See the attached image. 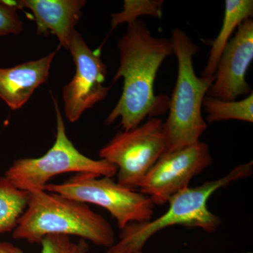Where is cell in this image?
<instances>
[{
  "label": "cell",
  "mask_w": 253,
  "mask_h": 253,
  "mask_svg": "<svg viewBox=\"0 0 253 253\" xmlns=\"http://www.w3.org/2000/svg\"><path fill=\"white\" fill-rule=\"evenodd\" d=\"M120 65L113 82L124 79L121 98L105 120L106 126L121 118L123 130L134 129L149 116L156 118L169 109V99L156 95L154 84L164 60L173 54L170 40L154 37L146 23L128 25L118 42Z\"/></svg>",
  "instance_id": "6da1fadb"
},
{
  "label": "cell",
  "mask_w": 253,
  "mask_h": 253,
  "mask_svg": "<svg viewBox=\"0 0 253 253\" xmlns=\"http://www.w3.org/2000/svg\"><path fill=\"white\" fill-rule=\"evenodd\" d=\"M49 235L78 236L107 249L116 243L109 221L86 204L45 190L30 193L12 237L40 244Z\"/></svg>",
  "instance_id": "7a4b0ae2"
},
{
  "label": "cell",
  "mask_w": 253,
  "mask_h": 253,
  "mask_svg": "<svg viewBox=\"0 0 253 253\" xmlns=\"http://www.w3.org/2000/svg\"><path fill=\"white\" fill-rule=\"evenodd\" d=\"M253 169V162L249 161L236 166L220 179L181 190L169 200V208L161 217L154 221L131 223L121 229L118 242L108 249L106 253L141 252L153 236L169 226L199 228L208 234L215 232L221 221L208 209V200L221 188L252 175Z\"/></svg>",
  "instance_id": "3957f363"
},
{
  "label": "cell",
  "mask_w": 253,
  "mask_h": 253,
  "mask_svg": "<svg viewBox=\"0 0 253 253\" xmlns=\"http://www.w3.org/2000/svg\"><path fill=\"white\" fill-rule=\"evenodd\" d=\"M169 40L173 54L177 59L178 71L175 86L169 99V115L163 123L166 136L163 155L200 141L208 127L202 115L203 101L214 81V77L196 76L193 58L199 47L185 32L176 28Z\"/></svg>",
  "instance_id": "277c9868"
},
{
  "label": "cell",
  "mask_w": 253,
  "mask_h": 253,
  "mask_svg": "<svg viewBox=\"0 0 253 253\" xmlns=\"http://www.w3.org/2000/svg\"><path fill=\"white\" fill-rule=\"evenodd\" d=\"M53 101L56 117L54 145L41 157L16 160L5 172V177L18 189L31 193L44 191L53 177L66 173H91L108 177L116 175V166L104 160L91 159L76 149L66 134L59 103L54 98Z\"/></svg>",
  "instance_id": "5b68a950"
},
{
  "label": "cell",
  "mask_w": 253,
  "mask_h": 253,
  "mask_svg": "<svg viewBox=\"0 0 253 253\" xmlns=\"http://www.w3.org/2000/svg\"><path fill=\"white\" fill-rule=\"evenodd\" d=\"M91 173H78L61 184H48L45 191L84 204L104 208L121 229L131 223L151 220L155 205L149 196Z\"/></svg>",
  "instance_id": "8992f818"
},
{
  "label": "cell",
  "mask_w": 253,
  "mask_h": 253,
  "mask_svg": "<svg viewBox=\"0 0 253 253\" xmlns=\"http://www.w3.org/2000/svg\"><path fill=\"white\" fill-rule=\"evenodd\" d=\"M162 120L151 118L134 128L119 131L99 151L101 159L118 169L117 183L136 191L164 154L166 136Z\"/></svg>",
  "instance_id": "52a82bcc"
},
{
  "label": "cell",
  "mask_w": 253,
  "mask_h": 253,
  "mask_svg": "<svg viewBox=\"0 0 253 253\" xmlns=\"http://www.w3.org/2000/svg\"><path fill=\"white\" fill-rule=\"evenodd\" d=\"M68 49L76 65L72 81L63 86L65 115L76 123L86 110L102 101L111 89L104 85L107 66L103 62L99 49L93 51L78 32H75Z\"/></svg>",
  "instance_id": "ba28073f"
},
{
  "label": "cell",
  "mask_w": 253,
  "mask_h": 253,
  "mask_svg": "<svg viewBox=\"0 0 253 253\" xmlns=\"http://www.w3.org/2000/svg\"><path fill=\"white\" fill-rule=\"evenodd\" d=\"M212 163L208 144L202 141L163 155L141 182L140 192L155 206L167 204L174 195L189 187L190 181Z\"/></svg>",
  "instance_id": "9c48e42d"
},
{
  "label": "cell",
  "mask_w": 253,
  "mask_h": 253,
  "mask_svg": "<svg viewBox=\"0 0 253 253\" xmlns=\"http://www.w3.org/2000/svg\"><path fill=\"white\" fill-rule=\"evenodd\" d=\"M253 60V21L246 20L221 54L208 96L224 101H236L252 93L246 81V73Z\"/></svg>",
  "instance_id": "30bf717a"
},
{
  "label": "cell",
  "mask_w": 253,
  "mask_h": 253,
  "mask_svg": "<svg viewBox=\"0 0 253 253\" xmlns=\"http://www.w3.org/2000/svg\"><path fill=\"white\" fill-rule=\"evenodd\" d=\"M13 3L18 9H28L36 21L37 34L56 36L65 49L76 32L82 16L84 0H17Z\"/></svg>",
  "instance_id": "8fae6325"
},
{
  "label": "cell",
  "mask_w": 253,
  "mask_h": 253,
  "mask_svg": "<svg viewBox=\"0 0 253 253\" xmlns=\"http://www.w3.org/2000/svg\"><path fill=\"white\" fill-rule=\"evenodd\" d=\"M55 54L56 51L14 67L0 68V99L14 111L22 107L47 80Z\"/></svg>",
  "instance_id": "7c38bea8"
},
{
  "label": "cell",
  "mask_w": 253,
  "mask_h": 253,
  "mask_svg": "<svg viewBox=\"0 0 253 253\" xmlns=\"http://www.w3.org/2000/svg\"><path fill=\"white\" fill-rule=\"evenodd\" d=\"M224 18L217 38L212 42L202 77L213 78L223 51L236 28L253 16V0H226Z\"/></svg>",
  "instance_id": "4fadbf2b"
},
{
  "label": "cell",
  "mask_w": 253,
  "mask_h": 253,
  "mask_svg": "<svg viewBox=\"0 0 253 253\" xmlns=\"http://www.w3.org/2000/svg\"><path fill=\"white\" fill-rule=\"evenodd\" d=\"M29 197L30 193L18 189L4 176L0 177V235L14 231Z\"/></svg>",
  "instance_id": "5bb4252c"
},
{
  "label": "cell",
  "mask_w": 253,
  "mask_h": 253,
  "mask_svg": "<svg viewBox=\"0 0 253 253\" xmlns=\"http://www.w3.org/2000/svg\"><path fill=\"white\" fill-rule=\"evenodd\" d=\"M203 107L207 113L208 123L219 122L228 120H237L253 122V94L240 101H224L206 96Z\"/></svg>",
  "instance_id": "9a60e30c"
},
{
  "label": "cell",
  "mask_w": 253,
  "mask_h": 253,
  "mask_svg": "<svg viewBox=\"0 0 253 253\" xmlns=\"http://www.w3.org/2000/svg\"><path fill=\"white\" fill-rule=\"evenodd\" d=\"M163 0H126L122 11L111 15V32L122 23L136 22L142 16L162 18Z\"/></svg>",
  "instance_id": "2e32d148"
},
{
  "label": "cell",
  "mask_w": 253,
  "mask_h": 253,
  "mask_svg": "<svg viewBox=\"0 0 253 253\" xmlns=\"http://www.w3.org/2000/svg\"><path fill=\"white\" fill-rule=\"evenodd\" d=\"M40 244L41 253H87L89 250L85 240L80 239L74 242L69 236L62 235L46 236Z\"/></svg>",
  "instance_id": "e0dca14e"
},
{
  "label": "cell",
  "mask_w": 253,
  "mask_h": 253,
  "mask_svg": "<svg viewBox=\"0 0 253 253\" xmlns=\"http://www.w3.org/2000/svg\"><path fill=\"white\" fill-rule=\"evenodd\" d=\"M13 1L0 0V36L18 35L23 31V23Z\"/></svg>",
  "instance_id": "ac0fdd59"
},
{
  "label": "cell",
  "mask_w": 253,
  "mask_h": 253,
  "mask_svg": "<svg viewBox=\"0 0 253 253\" xmlns=\"http://www.w3.org/2000/svg\"><path fill=\"white\" fill-rule=\"evenodd\" d=\"M0 253H24L22 249L9 242H0Z\"/></svg>",
  "instance_id": "d6986e66"
},
{
  "label": "cell",
  "mask_w": 253,
  "mask_h": 253,
  "mask_svg": "<svg viewBox=\"0 0 253 253\" xmlns=\"http://www.w3.org/2000/svg\"><path fill=\"white\" fill-rule=\"evenodd\" d=\"M143 253V251H141V252H136V253ZM253 253L247 252V253Z\"/></svg>",
  "instance_id": "ffe728a7"
}]
</instances>
